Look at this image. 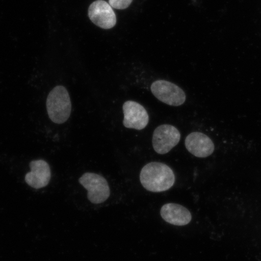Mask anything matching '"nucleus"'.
Listing matches in <instances>:
<instances>
[{
	"label": "nucleus",
	"instance_id": "f257e3e1",
	"mask_svg": "<svg viewBox=\"0 0 261 261\" xmlns=\"http://www.w3.org/2000/svg\"><path fill=\"white\" fill-rule=\"evenodd\" d=\"M140 179L146 190L162 192L173 187L175 177L174 172L168 165L160 162H151L142 168Z\"/></svg>",
	"mask_w": 261,
	"mask_h": 261
},
{
	"label": "nucleus",
	"instance_id": "f03ea898",
	"mask_svg": "<svg viewBox=\"0 0 261 261\" xmlns=\"http://www.w3.org/2000/svg\"><path fill=\"white\" fill-rule=\"evenodd\" d=\"M46 106L51 121L58 124L66 122L71 112L70 97L67 89L61 86L55 87L48 94Z\"/></svg>",
	"mask_w": 261,
	"mask_h": 261
},
{
	"label": "nucleus",
	"instance_id": "7ed1b4c3",
	"mask_svg": "<svg viewBox=\"0 0 261 261\" xmlns=\"http://www.w3.org/2000/svg\"><path fill=\"white\" fill-rule=\"evenodd\" d=\"M80 184L88 191L87 197L91 203L100 204L110 195V189L107 179L99 174L87 172L79 179Z\"/></svg>",
	"mask_w": 261,
	"mask_h": 261
},
{
	"label": "nucleus",
	"instance_id": "20e7f679",
	"mask_svg": "<svg viewBox=\"0 0 261 261\" xmlns=\"http://www.w3.org/2000/svg\"><path fill=\"white\" fill-rule=\"evenodd\" d=\"M151 90L156 99L167 105L178 107L182 105L185 102L186 94L184 91L171 82L156 81L152 84Z\"/></svg>",
	"mask_w": 261,
	"mask_h": 261
},
{
	"label": "nucleus",
	"instance_id": "39448f33",
	"mask_svg": "<svg viewBox=\"0 0 261 261\" xmlns=\"http://www.w3.org/2000/svg\"><path fill=\"white\" fill-rule=\"evenodd\" d=\"M180 138V133L175 126L162 125L158 126L153 133V148L159 154H167L178 145Z\"/></svg>",
	"mask_w": 261,
	"mask_h": 261
},
{
	"label": "nucleus",
	"instance_id": "423d86ee",
	"mask_svg": "<svg viewBox=\"0 0 261 261\" xmlns=\"http://www.w3.org/2000/svg\"><path fill=\"white\" fill-rule=\"evenodd\" d=\"M123 124L127 128L142 130L149 123V115L145 108L135 101H126L123 105Z\"/></svg>",
	"mask_w": 261,
	"mask_h": 261
},
{
	"label": "nucleus",
	"instance_id": "0eeeda50",
	"mask_svg": "<svg viewBox=\"0 0 261 261\" xmlns=\"http://www.w3.org/2000/svg\"><path fill=\"white\" fill-rule=\"evenodd\" d=\"M89 16L94 24L103 29H112L116 24L115 12L112 6L103 0H97L90 6Z\"/></svg>",
	"mask_w": 261,
	"mask_h": 261
},
{
	"label": "nucleus",
	"instance_id": "6e6552de",
	"mask_svg": "<svg viewBox=\"0 0 261 261\" xmlns=\"http://www.w3.org/2000/svg\"><path fill=\"white\" fill-rule=\"evenodd\" d=\"M185 146L189 152L199 158H207L215 149L212 140L207 136L198 132L192 133L187 136Z\"/></svg>",
	"mask_w": 261,
	"mask_h": 261
},
{
	"label": "nucleus",
	"instance_id": "1a4fd4ad",
	"mask_svg": "<svg viewBox=\"0 0 261 261\" xmlns=\"http://www.w3.org/2000/svg\"><path fill=\"white\" fill-rule=\"evenodd\" d=\"M30 167L31 171L25 177L27 184L35 189L46 187L51 178L50 166L48 163L42 160H38L31 162Z\"/></svg>",
	"mask_w": 261,
	"mask_h": 261
},
{
	"label": "nucleus",
	"instance_id": "9d476101",
	"mask_svg": "<svg viewBox=\"0 0 261 261\" xmlns=\"http://www.w3.org/2000/svg\"><path fill=\"white\" fill-rule=\"evenodd\" d=\"M161 215L163 220L175 226H186L190 223L192 215L187 208L175 204H166L161 208Z\"/></svg>",
	"mask_w": 261,
	"mask_h": 261
},
{
	"label": "nucleus",
	"instance_id": "9b49d317",
	"mask_svg": "<svg viewBox=\"0 0 261 261\" xmlns=\"http://www.w3.org/2000/svg\"><path fill=\"white\" fill-rule=\"evenodd\" d=\"M133 0H109V4L112 8L122 10L128 8Z\"/></svg>",
	"mask_w": 261,
	"mask_h": 261
}]
</instances>
